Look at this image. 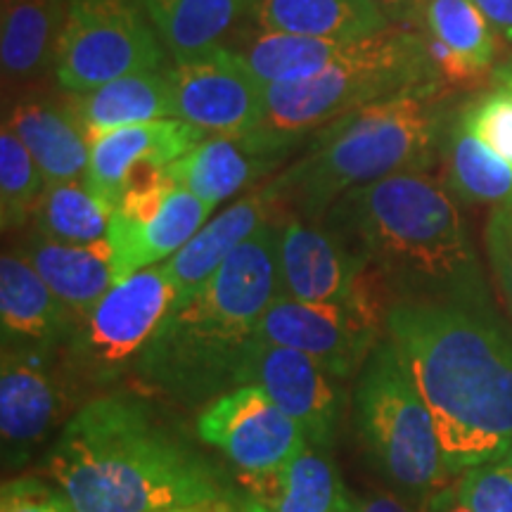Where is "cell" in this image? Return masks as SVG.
<instances>
[{
    "instance_id": "cell-16",
    "label": "cell",
    "mask_w": 512,
    "mask_h": 512,
    "mask_svg": "<svg viewBox=\"0 0 512 512\" xmlns=\"http://www.w3.org/2000/svg\"><path fill=\"white\" fill-rule=\"evenodd\" d=\"M76 323L79 320L43 283L34 266L15 249H5L0 256L3 347L60 354Z\"/></svg>"
},
{
    "instance_id": "cell-35",
    "label": "cell",
    "mask_w": 512,
    "mask_h": 512,
    "mask_svg": "<svg viewBox=\"0 0 512 512\" xmlns=\"http://www.w3.org/2000/svg\"><path fill=\"white\" fill-rule=\"evenodd\" d=\"M0 512H76L67 494L53 479L22 475L5 479L0 489Z\"/></svg>"
},
{
    "instance_id": "cell-9",
    "label": "cell",
    "mask_w": 512,
    "mask_h": 512,
    "mask_svg": "<svg viewBox=\"0 0 512 512\" xmlns=\"http://www.w3.org/2000/svg\"><path fill=\"white\" fill-rule=\"evenodd\" d=\"M166 50L133 0H72L55 53L64 93H91L138 72L164 69Z\"/></svg>"
},
{
    "instance_id": "cell-19",
    "label": "cell",
    "mask_w": 512,
    "mask_h": 512,
    "mask_svg": "<svg viewBox=\"0 0 512 512\" xmlns=\"http://www.w3.org/2000/svg\"><path fill=\"white\" fill-rule=\"evenodd\" d=\"M3 124L22 140L46 183L86 178L93 143L67 98L24 95L5 114Z\"/></svg>"
},
{
    "instance_id": "cell-3",
    "label": "cell",
    "mask_w": 512,
    "mask_h": 512,
    "mask_svg": "<svg viewBox=\"0 0 512 512\" xmlns=\"http://www.w3.org/2000/svg\"><path fill=\"white\" fill-rule=\"evenodd\" d=\"M323 221L373 268L394 304L491 309L458 200L427 171H406L351 190Z\"/></svg>"
},
{
    "instance_id": "cell-7",
    "label": "cell",
    "mask_w": 512,
    "mask_h": 512,
    "mask_svg": "<svg viewBox=\"0 0 512 512\" xmlns=\"http://www.w3.org/2000/svg\"><path fill=\"white\" fill-rule=\"evenodd\" d=\"M354 422L377 475L415 508L453 479L432 415L387 335L356 377Z\"/></svg>"
},
{
    "instance_id": "cell-30",
    "label": "cell",
    "mask_w": 512,
    "mask_h": 512,
    "mask_svg": "<svg viewBox=\"0 0 512 512\" xmlns=\"http://www.w3.org/2000/svg\"><path fill=\"white\" fill-rule=\"evenodd\" d=\"M114 209L95 195L86 178L79 181L46 183L31 223L46 238L74 245H91L107 240Z\"/></svg>"
},
{
    "instance_id": "cell-22",
    "label": "cell",
    "mask_w": 512,
    "mask_h": 512,
    "mask_svg": "<svg viewBox=\"0 0 512 512\" xmlns=\"http://www.w3.org/2000/svg\"><path fill=\"white\" fill-rule=\"evenodd\" d=\"M211 209L214 207L178 185L155 219L131 223L112 214L107 240L114 254V283L169 261L207 223Z\"/></svg>"
},
{
    "instance_id": "cell-8",
    "label": "cell",
    "mask_w": 512,
    "mask_h": 512,
    "mask_svg": "<svg viewBox=\"0 0 512 512\" xmlns=\"http://www.w3.org/2000/svg\"><path fill=\"white\" fill-rule=\"evenodd\" d=\"M176 299L174 280L164 264H157L114 283L98 306L76 323L60 361L83 403L136 373L140 356Z\"/></svg>"
},
{
    "instance_id": "cell-38",
    "label": "cell",
    "mask_w": 512,
    "mask_h": 512,
    "mask_svg": "<svg viewBox=\"0 0 512 512\" xmlns=\"http://www.w3.org/2000/svg\"><path fill=\"white\" fill-rule=\"evenodd\" d=\"M392 27H418L430 0H375Z\"/></svg>"
},
{
    "instance_id": "cell-14",
    "label": "cell",
    "mask_w": 512,
    "mask_h": 512,
    "mask_svg": "<svg viewBox=\"0 0 512 512\" xmlns=\"http://www.w3.org/2000/svg\"><path fill=\"white\" fill-rule=\"evenodd\" d=\"M197 437L245 475L278 470L309 444L299 422L254 384H240L200 408Z\"/></svg>"
},
{
    "instance_id": "cell-32",
    "label": "cell",
    "mask_w": 512,
    "mask_h": 512,
    "mask_svg": "<svg viewBox=\"0 0 512 512\" xmlns=\"http://www.w3.org/2000/svg\"><path fill=\"white\" fill-rule=\"evenodd\" d=\"M46 190V178L10 126L0 133V221L3 230H24Z\"/></svg>"
},
{
    "instance_id": "cell-18",
    "label": "cell",
    "mask_w": 512,
    "mask_h": 512,
    "mask_svg": "<svg viewBox=\"0 0 512 512\" xmlns=\"http://www.w3.org/2000/svg\"><path fill=\"white\" fill-rule=\"evenodd\" d=\"M287 157L273 150L259 133L247 136H207L188 155L166 166L169 176L209 207H219L238 192L256 188Z\"/></svg>"
},
{
    "instance_id": "cell-26",
    "label": "cell",
    "mask_w": 512,
    "mask_h": 512,
    "mask_svg": "<svg viewBox=\"0 0 512 512\" xmlns=\"http://www.w3.org/2000/svg\"><path fill=\"white\" fill-rule=\"evenodd\" d=\"M249 22L278 34L358 41L392 24L375 0H256Z\"/></svg>"
},
{
    "instance_id": "cell-13",
    "label": "cell",
    "mask_w": 512,
    "mask_h": 512,
    "mask_svg": "<svg viewBox=\"0 0 512 512\" xmlns=\"http://www.w3.org/2000/svg\"><path fill=\"white\" fill-rule=\"evenodd\" d=\"M176 117L207 136H247L266 117V83L228 46L169 67Z\"/></svg>"
},
{
    "instance_id": "cell-39",
    "label": "cell",
    "mask_w": 512,
    "mask_h": 512,
    "mask_svg": "<svg viewBox=\"0 0 512 512\" xmlns=\"http://www.w3.org/2000/svg\"><path fill=\"white\" fill-rule=\"evenodd\" d=\"M498 36L512 43V0H472Z\"/></svg>"
},
{
    "instance_id": "cell-12",
    "label": "cell",
    "mask_w": 512,
    "mask_h": 512,
    "mask_svg": "<svg viewBox=\"0 0 512 512\" xmlns=\"http://www.w3.org/2000/svg\"><path fill=\"white\" fill-rule=\"evenodd\" d=\"M83 403L60 354L3 347L0 437L5 470H17Z\"/></svg>"
},
{
    "instance_id": "cell-11",
    "label": "cell",
    "mask_w": 512,
    "mask_h": 512,
    "mask_svg": "<svg viewBox=\"0 0 512 512\" xmlns=\"http://www.w3.org/2000/svg\"><path fill=\"white\" fill-rule=\"evenodd\" d=\"M280 294L311 304H382L392 297L361 256L325 221L299 214L280 219Z\"/></svg>"
},
{
    "instance_id": "cell-6",
    "label": "cell",
    "mask_w": 512,
    "mask_h": 512,
    "mask_svg": "<svg viewBox=\"0 0 512 512\" xmlns=\"http://www.w3.org/2000/svg\"><path fill=\"white\" fill-rule=\"evenodd\" d=\"M406 93H448L422 29L389 27L351 41L335 62L309 79L268 83L259 138L290 157L304 138L344 114Z\"/></svg>"
},
{
    "instance_id": "cell-15",
    "label": "cell",
    "mask_w": 512,
    "mask_h": 512,
    "mask_svg": "<svg viewBox=\"0 0 512 512\" xmlns=\"http://www.w3.org/2000/svg\"><path fill=\"white\" fill-rule=\"evenodd\" d=\"M240 384L261 387L316 448H332L347 408V382L302 351L254 337L238 373Z\"/></svg>"
},
{
    "instance_id": "cell-21",
    "label": "cell",
    "mask_w": 512,
    "mask_h": 512,
    "mask_svg": "<svg viewBox=\"0 0 512 512\" xmlns=\"http://www.w3.org/2000/svg\"><path fill=\"white\" fill-rule=\"evenodd\" d=\"M271 219H280L278 209L264 185H259L223 209L216 219L204 223L169 261H164L178 292L176 304L190 299L242 242Z\"/></svg>"
},
{
    "instance_id": "cell-17",
    "label": "cell",
    "mask_w": 512,
    "mask_h": 512,
    "mask_svg": "<svg viewBox=\"0 0 512 512\" xmlns=\"http://www.w3.org/2000/svg\"><path fill=\"white\" fill-rule=\"evenodd\" d=\"M204 138L207 133L183 119H157L114 128L93 140L86 183L91 185L95 195L117 209L124 181L133 166L140 162L169 166L188 155Z\"/></svg>"
},
{
    "instance_id": "cell-41",
    "label": "cell",
    "mask_w": 512,
    "mask_h": 512,
    "mask_svg": "<svg viewBox=\"0 0 512 512\" xmlns=\"http://www.w3.org/2000/svg\"><path fill=\"white\" fill-rule=\"evenodd\" d=\"M152 512H235L230 503H209V505H190V508H171V510H152Z\"/></svg>"
},
{
    "instance_id": "cell-33",
    "label": "cell",
    "mask_w": 512,
    "mask_h": 512,
    "mask_svg": "<svg viewBox=\"0 0 512 512\" xmlns=\"http://www.w3.org/2000/svg\"><path fill=\"white\" fill-rule=\"evenodd\" d=\"M422 512H512V463L505 456L458 472Z\"/></svg>"
},
{
    "instance_id": "cell-28",
    "label": "cell",
    "mask_w": 512,
    "mask_h": 512,
    "mask_svg": "<svg viewBox=\"0 0 512 512\" xmlns=\"http://www.w3.org/2000/svg\"><path fill=\"white\" fill-rule=\"evenodd\" d=\"M349 43L351 41L264 31L247 19V27L235 31L226 46L235 50L268 86V83L309 79L335 62Z\"/></svg>"
},
{
    "instance_id": "cell-25",
    "label": "cell",
    "mask_w": 512,
    "mask_h": 512,
    "mask_svg": "<svg viewBox=\"0 0 512 512\" xmlns=\"http://www.w3.org/2000/svg\"><path fill=\"white\" fill-rule=\"evenodd\" d=\"M174 62L226 46L256 0H136Z\"/></svg>"
},
{
    "instance_id": "cell-40",
    "label": "cell",
    "mask_w": 512,
    "mask_h": 512,
    "mask_svg": "<svg viewBox=\"0 0 512 512\" xmlns=\"http://www.w3.org/2000/svg\"><path fill=\"white\" fill-rule=\"evenodd\" d=\"M491 83H494V88H508V91H512V57L491 72Z\"/></svg>"
},
{
    "instance_id": "cell-42",
    "label": "cell",
    "mask_w": 512,
    "mask_h": 512,
    "mask_svg": "<svg viewBox=\"0 0 512 512\" xmlns=\"http://www.w3.org/2000/svg\"><path fill=\"white\" fill-rule=\"evenodd\" d=\"M240 512H268V510H266V508H261V505H259V503L249 501V503L245 505V508H242Z\"/></svg>"
},
{
    "instance_id": "cell-4",
    "label": "cell",
    "mask_w": 512,
    "mask_h": 512,
    "mask_svg": "<svg viewBox=\"0 0 512 512\" xmlns=\"http://www.w3.org/2000/svg\"><path fill=\"white\" fill-rule=\"evenodd\" d=\"M278 242L280 221H266L200 290L174 304L133 373L143 387L188 408L238 387L249 342L280 294Z\"/></svg>"
},
{
    "instance_id": "cell-27",
    "label": "cell",
    "mask_w": 512,
    "mask_h": 512,
    "mask_svg": "<svg viewBox=\"0 0 512 512\" xmlns=\"http://www.w3.org/2000/svg\"><path fill=\"white\" fill-rule=\"evenodd\" d=\"M64 98L86 126L91 143L114 128L176 117L169 67L121 76L91 93H64Z\"/></svg>"
},
{
    "instance_id": "cell-10",
    "label": "cell",
    "mask_w": 512,
    "mask_h": 512,
    "mask_svg": "<svg viewBox=\"0 0 512 512\" xmlns=\"http://www.w3.org/2000/svg\"><path fill=\"white\" fill-rule=\"evenodd\" d=\"M387 316L389 306L382 304H311L278 294L261 316L256 337L302 351L349 382L387 335Z\"/></svg>"
},
{
    "instance_id": "cell-1",
    "label": "cell",
    "mask_w": 512,
    "mask_h": 512,
    "mask_svg": "<svg viewBox=\"0 0 512 512\" xmlns=\"http://www.w3.org/2000/svg\"><path fill=\"white\" fill-rule=\"evenodd\" d=\"M76 512H152L230 503L223 472L136 394L81 403L43 456Z\"/></svg>"
},
{
    "instance_id": "cell-29",
    "label": "cell",
    "mask_w": 512,
    "mask_h": 512,
    "mask_svg": "<svg viewBox=\"0 0 512 512\" xmlns=\"http://www.w3.org/2000/svg\"><path fill=\"white\" fill-rule=\"evenodd\" d=\"M444 185L458 202L512 207V164L486 147L460 119L446 126L441 140Z\"/></svg>"
},
{
    "instance_id": "cell-31",
    "label": "cell",
    "mask_w": 512,
    "mask_h": 512,
    "mask_svg": "<svg viewBox=\"0 0 512 512\" xmlns=\"http://www.w3.org/2000/svg\"><path fill=\"white\" fill-rule=\"evenodd\" d=\"M418 27L439 38L482 79L491 74L498 53L496 29L472 0H430Z\"/></svg>"
},
{
    "instance_id": "cell-43",
    "label": "cell",
    "mask_w": 512,
    "mask_h": 512,
    "mask_svg": "<svg viewBox=\"0 0 512 512\" xmlns=\"http://www.w3.org/2000/svg\"><path fill=\"white\" fill-rule=\"evenodd\" d=\"M508 458H510V463H512V448H510V453H508Z\"/></svg>"
},
{
    "instance_id": "cell-37",
    "label": "cell",
    "mask_w": 512,
    "mask_h": 512,
    "mask_svg": "<svg viewBox=\"0 0 512 512\" xmlns=\"http://www.w3.org/2000/svg\"><path fill=\"white\" fill-rule=\"evenodd\" d=\"M351 512H422V510L415 508L413 503H408L406 498L394 494V491H373V494L354 496Z\"/></svg>"
},
{
    "instance_id": "cell-34",
    "label": "cell",
    "mask_w": 512,
    "mask_h": 512,
    "mask_svg": "<svg viewBox=\"0 0 512 512\" xmlns=\"http://www.w3.org/2000/svg\"><path fill=\"white\" fill-rule=\"evenodd\" d=\"M460 119L486 147L512 164V91L494 88L460 110Z\"/></svg>"
},
{
    "instance_id": "cell-36",
    "label": "cell",
    "mask_w": 512,
    "mask_h": 512,
    "mask_svg": "<svg viewBox=\"0 0 512 512\" xmlns=\"http://www.w3.org/2000/svg\"><path fill=\"white\" fill-rule=\"evenodd\" d=\"M484 242L491 275H494L505 306L512 313V207L491 211L489 221H486Z\"/></svg>"
},
{
    "instance_id": "cell-24",
    "label": "cell",
    "mask_w": 512,
    "mask_h": 512,
    "mask_svg": "<svg viewBox=\"0 0 512 512\" xmlns=\"http://www.w3.org/2000/svg\"><path fill=\"white\" fill-rule=\"evenodd\" d=\"M67 0H0V67L5 88L29 86L55 69Z\"/></svg>"
},
{
    "instance_id": "cell-2",
    "label": "cell",
    "mask_w": 512,
    "mask_h": 512,
    "mask_svg": "<svg viewBox=\"0 0 512 512\" xmlns=\"http://www.w3.org/2000/svg\"><path fill=\"white\" fill-rule=\"evenodd\" d=\"M387 339L430 411L451 475L512 448V335L491 309L396 302Z\"/></svg>"
},
{
    "instance_id": "cell-5",
    "label": "cell",
    "mask_w": 512,
    "mask_h": 512,
    "mask_svg": "<svg viewBox=\"0 0 512 512\" xmlns=\"http://www.w3.org/2000/svg\"><path fill=\"white\" fill-rule=\"evenodd\" d=\"M444 93H406L344 114L311 136L285 171L264 183L280 216L323 221L347 192L406 171L432 169L446 133Z\"/></svg>"
},
{
    "instance_id": "cell-20",
    "label": "cell",
    "mask_w": 512,
    "mask_h": 512,
    "mask_svg": "<svg viewBox=\"0 0 512 512\" xmlns=\"http://www.w3.org/2000/svg\"><path fill=\"white\" fill-rule=\"evenodd\" d=\"M12 249L34 266L43 283L76 320L88 316L114 285L110 240L74 245L46 238L38 230H27Z\"/></svg>"
},
{
    "instance_id": "cell-23",
    "label": "cell",
    "mask_w": 512,
    "mask_h": 512,
    "mask_svg": "<svg viewBox=\"0 0 512 512\" xmlns=\"http://www.w3.org/2000/svg\"><path fill=\"white\" fill-rule=\"evenodd\" d=\"M238 482L249 501L268 512H351L354 505L337 465L316 446H306L278 470L256 475L240 472Z\"/></svg>"
}]
</instances>
